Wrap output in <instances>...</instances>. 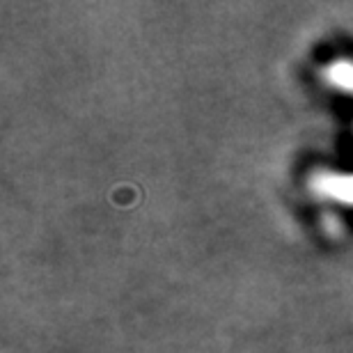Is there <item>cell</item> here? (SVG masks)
Segmentation results:
<instances>
[{"mask_svg": "<svg viewBox=\"0 0 353 353\" xmlns=\"http://www.w3.org/2000/svg\"><path fill=\"white\" fill-rule=\"evenodd\" d=\"M321 79L330 90L340 92V94H353V60L337 58L328 62L321 69Z\"/></svg>", "mask_w": 353, "mask_h": 353, "instance_id": "obj_2", "label": "cell"}, {"mask_svg": "<svg viewBox=\"0 0 353 353\" xmlns=\"http://www.w3.org/2000/svg\"><path fill=\"white\" fill-rule=\"evenodd\" d=\"M307 186L316 200L353 209V172L316 170Z\"/></svg>", "mask_w": 353, "mask_h": 353, "instance_id": "obj_1", "label": "cell"}]
</instances>
